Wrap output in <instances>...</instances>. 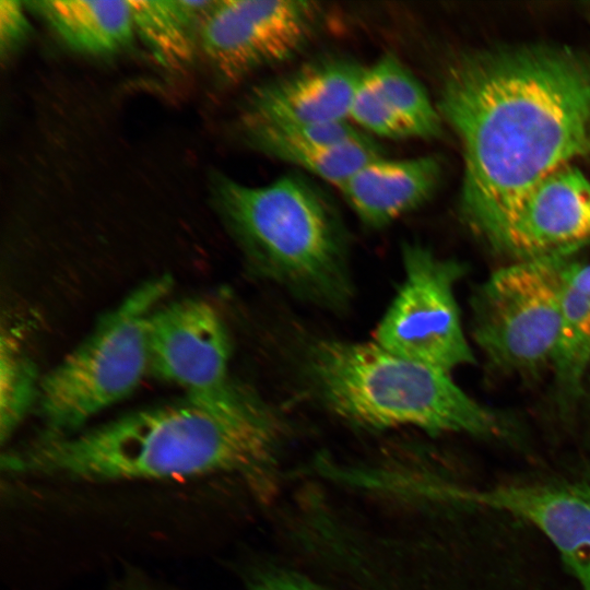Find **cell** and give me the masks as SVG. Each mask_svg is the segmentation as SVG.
Returning <instances> with one entry per match:
<instances>
[{
  "label": "cell",
  "mask_w": 590,
  "mask_h": 590,
  "mask_svg": "<svg viewBox=\"0 0 590 590\" xmlns=\"http://www.w3.org/2000/svg\"><path fill=\"white\" fill-rule=\"evenodd\" d=\"M442 168L433 155L377 157L338 189L357 219L379 229L417 210L435 193Z\"/></svg>",
  "instance_id": "5bb4252c"
},
{
  "label": "cell",
  "mask_w": 590,
  "mask_h": 590,
  "mask_svg": "<svg viewBox=\"0 0 590 590\" xmlns=\"http://www.w3.org/2000/svg\"><path fill=\"white\" fill-rule=\"evenodd\" d=\"M173 285L168 274L139 284L40 378L37 405L45 428L43 438L80 432L94 416L129 397L150 375V320Z\"/></svg>",
  "instance_id": "5b68a950"
},
{
  "label": "cell",
  "mask_w": 590,
  "mask_h": 590,
  "mask_svg": "<svg viewBox=\"0 0 590 590\" xmlns=\"http://www.w3.org/2000/svg\"><path fill=\"white\" fill-rule=\"evenodd\" d=\"M590 240V179L564 165L531 188L494 250L511 262L535 259Z\"/></svg>",
  "instance_id": "8fae6325"
},
{
  "label": "cell",
  "mask_w": 590,
  "mask_h": 590,
  "mask_svg": "<svg viewBox=\"0 0 590 590\" xmlns=\"http://www.w3.org/2000/svg\"><path fill=\"white\" fill-rule=\"evenodd\" d=\"M366 71L409 139L429 140L441 134L444 120L437 105L396 54H384Z\"/></svg>",
  "instance_id": "ac0fdd59"
},
{
  "label": "cell",
  "mask_w": 590,
  "mask_h": 590,
  "mask_svg": "<svg viewBox=\"0 0 590 590\" xmlns=\"http://www.w3.org/2000/svg\"><path fill=\"white\" fill-rule=\"evenodd\" d=\"M214 198L251 269L314 306L340 312L354 285L349 234L330 197L287 173L260 186L217 175Z\"/></svg>",
  "instance_id": "3957f363"
},
{
  "label": "cell",
  "mask_w": 590,
  "mask_h": 590,
  "mask_svg": "<svg viewBox=\"0 0 590 590\" xmlns=\"http://www.w3.org/2000/svg\"><path fill=\"white\" fill-rule=\"evenodd\" d=\"M349 120L371 137L377 135L392 140L409 139L404 127L386 105L370 81L366 67L352 98Z\"/></svg>",
  "instance_id": "ffe728a7"
},
{
  "label": "cell",
  "mask_w": 590,
  "mask_h": 590,
  "mask_svg": "<svg viewBox=\"0 0 590 590\" xmlns=\"http://www.w3.org/2000/svg\"><path fill=\"white\" fill-rule=\"evenodd\" d=\"M579 249L510 262L475 290L472 334L498 370L533 376L552 368L559 343L564 287Z\"/></svg>",
  "instance_id": "8992f818"
},
{
  "label": "cell",
  "mask_w": 590,
  "mask_h": 590,
  "mask_svg": "<svg viewBox=\"0 0 590 590\" xmlns=\"http://www.w3.org/2000/svg\"><path fill=\"white\" fill-rule=\"evenodd\" d=\"M590 363V263L573 264L563 294L562 327L552 366L557 393L569 404L579 396Z\"/></svg>",
  "instance_id": "e0dca14e"
},
{
  "label": "cell",
  "mask_w": 590,
  "mask_h": 590,
  "mask_svg": "<svg viewBox=\"0 0 590 590\" xmlns=\"http://www.w3.org/2000/svg\"><path fill=\"white\" fill-rule=\"evenodd\" d=\"M438 110L463 151L460 211L493 249L527 192L590 150V63L558 46L465 55Z\"/></svg>",
  "instance_id": "6da1fadb"
},
{
  "label": "cell",
  "mask_w": 590,
  "mask_h": 590,
  "mask_svg": "<svg viewBox=\"0 0 590 590\" xmlns=\"http://www.w3.org/2000/svg\"><path fill=\"white\" fill-rule=\"evenodd\" d=\"M323 10L305 0H215L200 46L219 75L237 81L298 54L320 26Z\"/></svg>",
  "instance_id": "9c48e42d"
},
{
  "label": "cell",
  "mask_w": 590,
  "mask_h": 590,
  "mask_svg": "<svg viewBox=\"0 0 590 590\" xmlns=\"http://www.w3.org/2000/svg\"><path fill=\"white\" fill-rule=\"evenodd\" d=\"M441 498L515 516L553 544L576 578L590 590V486L580 483H518L482 488L434 486Z\"/></svg>",
  "instance_id": "30bf717a"
},
{
  "label": "cell",
  "mask_w": 590,
  "mask_h": 590,
  "mask_svg": "<svg viewBox=\"0 0 590 590\" xmlns=\"http://www.w3.org/2000/svg\"><path fill=\"white\" fill-rule=\"evenodd\" d=\"M299 366L314 398L351 424L480 437L508 433L504 418L464 392L450 371L401 357L375 341L316 338L306 343Z\"/></svg>",
  "instance_id": "277c9868"
},
{
  "label": "cell",
  "mask_w": 590,
  "mask_h": 590,
  "mask_svg": "<svg viewBox=\"0 0 590 590\" xmlns=\"http://www.w3.org/2000/svg\"><path fill=\"white\" fill-rule=\"evenodd\" d=\"M30 24L21 2L0 1V44L2 55L11 52L23 43Z\"/></svg>",
  "instance_id": "44dd1931"
},
{
  "label": "cell",
  "mask_w": 590,
  "mask_h": 590,
  "mask_svg": "<svg viewBox=\"0 0 590 590\" xmlns=\"http://www.w3.org/2000/svg\"><path fill=\"white\" fill-rule=\"evenodd\" d=\"M149 350L150 375L185 397L226 411L264 408L233 379L227 328L209 302L181 298L158 306L150 320Z\"/></svg>",
  "instance_id": "ba28073f"
},
{
  "label": "cell",
  "mask_w": 590,
  "mask_h": 590,
  "mask_svg": "<svg viewBox=\"0 0 590 590\" xmlns=\"http://www.w3.org/2000/svg\"><path fill=\"white\" fill-rule=\"evenodd\" d=\"M401 257L404 279L374 341L401 357L447 371L473 364L455 295L463 267L416 241H404Z\"/></svg>",
  "instance_id": "52a82bcc"
},
{
  "label": "cell",
  "mask_w": 590,
  "mask_h": 590,
  "mask_svg": "<svg viewBox=\"0 0 590 590\" xmlns=\"http://www.w3.org/2000/svg\"><path fill=\"white\" fill-rule=\"evenodd\" d=\"M40 378L13 332L3 331L0 339V437L11 438L37 403Z\"/></svg>",
  "instance_id": "d6986e66"
},
{
  "label": "cell",
  "mask_w": 590,
  "mask_h": 590,
  "mask_svg": "<svg viewBox=\"0 0 590 590\" xmlns=\"http://www.w3.org/2000/svg\"><path fill=\"white\" fill-rule=\"evenodd\" d=\"M249 145L339 188L384 155L375 139L350 120L310 125L240 122Z\"/></svg>",
  "instance_id": "4fadbf2b"
},
{
  "label": "cell",
  "mask_w": 590,
  "mask_h": 590,
  "mask_svg": "<svg viewBox=\"0 0 590 590\" xmlns=\"http://www.w3.org/2000/svg\"><path fill=\"white\" fill-rule=\"evenodd\" d=\"M280 440L281 427L266 406L235 412L184 397L70 436L40 437L3 453L1 469L86 483L228 474L269 498Z\"/></svg>",
  "instance_id": "7a4b0ae2"
},
{
  "label": "cell",
  "mask_w": 590,
  "mask_h": 590,
  "mask_svg": "<svg viewBox=\"0 0 590 590\" xmlns=\"http://www.w3.org/2000/svg\"><path fill=\"white\" fill-rule=\"evenodd\" d=\"M135 34L151 55L168 69L193 58L203 22L215 1L129 0Z\"/></svg>",
  "instance_id": "2e32d148"
},
{
  "label": "cell",
  "mask_w": 590,
  "mask_h": 590,
  "mask_svg": "<svg viewBox=\"0 0 590 590\" xmlns=\"http://www.w3.org/2000/svg\"><path fill=\"white\" fill-rule=\"evenodd\" d=\"M364 68L342 57L307 62L255 86L247 96L241 122L310 125L346 121Z\"/></svg>",
  "instance_id": "7c38bea8"
},
{
  "label": "cell",
  "mask_w": 590,
  "mask_h": 590,
  "mask_svg": "<svg viewBox=\"0 0 590 590\" xmlns=\"http://www.w3.org/2000/svg\"><path fill=\"white\" fill-rule=\"evenodd\" d=\"M138 590H140V588H138Z\"/></svg>",
  "instance_id": "603a6c76"
},
{
  "label": "cell",
  "mask_w": 590,
  "mask_h": 590,
  "mask_svg": "<svg viewBox=\"0 0 590 590\" xmlns=\"http://www.w3.org/2000/svg\"><path fill=\"white\" fill-rule=\"evenodd\" d=\"M76 51L109 55L135 35L130 1L44 0L28 2Z\"/></svg>",
  "instance_id": "9a60e30c"
},
{
  "label": "cell",
  "mask_w": 590,
  "mask_h": 590,
  "mask_svg": "<svg viewBox=\"0 0 590 590\" xmlns=\"http://www.w3.org/2000/svg\"><path fill=\"white\" fill-rule=\"evenodd\" d=\"M251 590H324L305 577L286 571H272L259 577Z\"/></svg>",
  "instance_id": "7402d4cb"
}]
</instances>
